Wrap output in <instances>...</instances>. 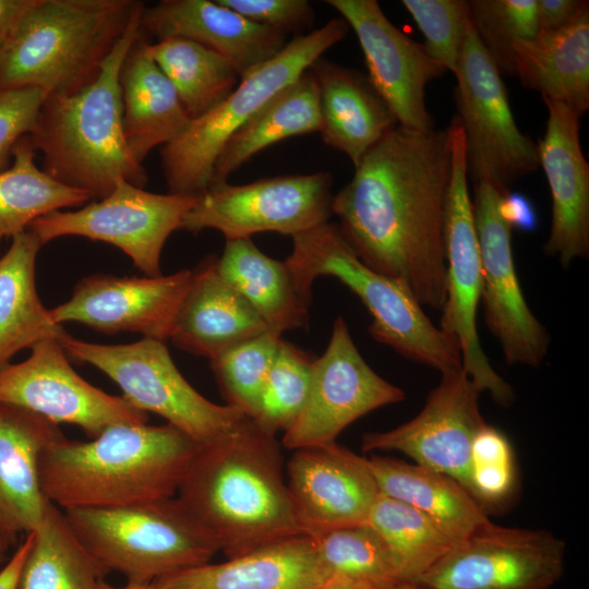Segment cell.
<instances>
[{
    "label": "cell",
    "instance_id": "6da1fadb",
    "mask_svg": "<svg viewBox=\"0 0 589 589\" xmlns=\"http://www.w3.org/2000/svg\"><path fill=\"white\" fill-rule=\"evenodd\" d=\"M450 158L447 129L397 125L363 156L332 202L338 227L360 260L435 310L446 298Z\"/></svg>",
    "mask_w": 589,
    "mask_h": 589
},
{
    "label": "cell",
    "instance_id": "7a4b0ae2",
    "mask_svg": "<svg viewBox=\"0 0 589 589\" xmlns=\"http://www.w3.org/2000/svg\"><path fill=\"white\" fill-rule=\"evenodd\" d=\"M176 496L227 558L304 534L275 434L253 418L199 445Z\"/></svg>",
    "mask_w": 589,
    "mask_h": 589
},
{
    "label": "cell",
    "instance_id": "3957f363",
    "mask_svg": "<svg viewBox=\"0 0 589 589\" xmlns=\"http://www.w3.org/2000/svg\"><path fill=\"white\" fill-rule=\"evenodd\" d=\"M199 445L169 423L116 424L89 441L65 437L43 450L40 488L62 510L172 497Z\"/></svg>",
    "mask_w": 589,
    "mask_h": 589
},
{
    "label": "cell",
    "instance_id": "277c9868",
    "mask_svg": "<svg viewBox=\"0 0 589 589\" xmlns=\"http://www.w3.org/2000/svg\"><path fill=\"white\" fill-rule=\"evenodd\" d=\"M144 3L89 85L72 95L48 94L29 135L43 154V170L94 200L109 195L121 180L144 188L147 172L131 154L123 131L119 75L140 34Z\"/></svg>",
    "mask_w": 589,
    "mask_h": 589
},
{
    "label": "cell",
    "instance_id": "5b68a950",
    "mask_svg": "<svg viewBox=\"0 0 589 589\" xmlns=\"http://www.w3.org/2000/svg\"><path fill=\"white\" fill-rule=\"evenodd\" d=\"M141 1L35 0L0 49V89L72 95L98 76Z\"/></svg>",
    "mask_w": 589,
    "mask_h": 589
},
{
    "label": "cell",
    "instance_id": "8992f818",
    "mask_svg": "<svg viewBox=\"0 0 589 589\" xmlns=\"http://www.w3.org/2000/svg\"><path fill=\"white\" fill-rule=\"evenodd\" d=\"M291 238L292 251L285 262L305 297L312 299L317 277H334L371 314L369 333L373 339L441 374L462 369L458 341L432 323L401 281L366 266L338 225L327 221Z\"/></svg>",
    "mask_w": 589,
    "mask_h": 589
},
{
    "label": "cell",
    "instance_id": "52a82bcc",
    "mask_svg": "<svg viewBox=\"0 0 589 589\" xmlns=\"http://www.w3.org/2000/svg\"><path fill=\"white\" fill-rule=\"evenodd\" d=\"M64 513L73 532L97 562L130 582L151 584L208 563L219 552L212 534L177 496Z\"/></svg>",
    "mask_w": 589,
    "mask_h": 589
},
{
    "label": "cell",
    "instance_id": "ba28073f",
    "mask_svg": "<svg viewBox=\"0 0 589 589\" xmlns=\"http://www.w3.org/2000/svg\"><path fill=\"white\" fill-rule=\"evenodd\" d=\"M349 29L333 19L293 37L273 59L241 77L235 89L205 115L191 120L175 140L161 146L168 193L201 196L211 187L215 163L229 139L271 98L300 77Z\"/></svg>",
    "mask_w": 589,
    "mask_h": 589
},
{
    "label": "cell",
    "instance_id": "9c48e42d",
    "mask_svg": "<svg viewBox=\"0 0 589 589\" xmlns=\"http://www.w3.org/2000/svg\"><path fill=\"white\" fill-rule=\"evenodd\" d=\"M59 340L71 359L110 377L132 406L163 417L200 445L231 433L252 418L202 396L177 369L164 341L142 338L131 344L101 345L68 333Z\"/></svg>",
    "mask_w": 589,
    "mask_h": 589
},
{
    "label": "cell",
    "instance_id": "30bf717a",
    "mask_svg": "<svg viewBox=\"0 0 589 589\" xmlns=\"http://www.w3.org/2000/svg\"><path fill=\"white\" fill-rule=\"evenodd\" d=\"M447 131L452 158L444 220L446 298L441 309L440 328L458 341L461 368L477 387L489 392L500 406L508 407L515 400L514 390L492 368L477 330L482 266L468 188L466 142L457 116L453 117Z\"/></svg>",
    "mask_w": 589,
    "mask_h": 589
},
{
    "label": "cell",
    "instance_id": "8fae6325",
    "mask_svg": "<svg viewBox=\"0 0 589 589\" xmlns=\"http://www.w3.org/2000/svg\"><path fill=\"white\" fill-rule=\"evenodd\" d=\"M454 75L468 177L473 182L486 179L501 193L508 194L516 181L538 170V148L516 124L502 75L471 22Z\"/></svg>",
    "mask_w": 589,
    "mask_h": 589
},
{
    "label": "cell",
    "instance_id": "7c38bea8",
    "mask_svg": "<svg viewBox=\"0 0 589 589\" xmlns=\"http://www.w3.org/2000/svg\"><path fill=\"white\" fill-rule=\"evenodd\" d=\"M333 177L318 171L279 176L248 184L225 182L199 197L181 230L219 231L226 240L251 239L261 232L293 237L327 223L332 212Z\"/></svg>",
    "mask_w": 589,
    "mask_h": 589
},
{
    "label": "cell",
    "instance_id": "4fadbf2b",
    "mask_svg": "<svg viewBox=\"0 0 589 589\" xmlns=\"http://www.w3.org/2000/svg\"><path fill=\"white\" fill-rule=\"evenodd\" d=\"M199 197L153 193L121 180L98 202L76 211L52 212L33 221L27 230L43 245L67 236L112 244L146 276H159L164 245L173 231L181 230Z\"/></svg>",
    "mask_w": 589,
    "mask_h": 589
},
{
    "label": "cell",
    "instance_id": "5bb4252c",
    "mask_svg": "<svg viewBox=\"0 0 589 589\" xmlns=\"http://www.w3.org/2000/svg\"><path fill=\"white\" fill-rule=\"evenodd\" d=\"M564 562L565 544L553 533L490 522L455 543L416 582L426 589H549Z\"/></svg>",
    "mask_w": 589,
    "mask_h": 589
},
{
    "label": "cell",
    "instance_id": "9a60e30c",
    "mask_svg": "<svg viewBox=\"0 0 589 589\" xmlns=\"http://www.w3.org/2000/svg\"><path fill=\"white\" fill-rule=\"evenodd\" d=\"M501 193L486 179L473 182L472 209L482 266L484 322L507 364L540 365L550 335L530 310L512 250V226L502 212Z\"/></svg>",
    "mask_w": 589,
    "mask_h": 589
},
{
    "label": "cell",
    "instance_id": "2e32d148",
    "mask_svg": "<svg viewBox=\"0 0 589 589\" xmlns=\"http://www.w3.org/2000/svg\"><path fill=\"white\" fill-rule=\"evenodd\" d=\"M404 399L400 387L381 377L365 362L346 321L338 316L324 353L314 360L305 404L284 433L283 445L296 450L334 444L359 418Z\"/></svg>",
    "mask_w": 589,
    "mask_h": 589
},
{
    "label": "cell",
    "instance_id": "e0dca14e",
    "mask_svg": "<svg viewBox=\"0 0 589 589\" xmlns=\"http://www.w3.org/2000/svg\"><path fill=\"white\" fill-rule=\"evenodd\" d=\"M0 401L57 424L79 426L89 438L116 424L147 423L146 412L95 387L71 366L59 338H45L28 358L0 369Z\"/></svg>",
    "mask_w": 589,
    "mask_h": 589
},
{
    "label": "cell",
    "instance_id": "ac0fdd59",
    "mask_svg": "<svg viewBox=\"0 0 589 589\" xmlns=\"http://www.w3.org/2000/svg\"><path fill=\"white\" fill-rule=\"evenodd\" d=\"M481 390L462 370L442 374L422 410L408 422L362 436V450H398L414 464L444 473L470 494V453L486 423L480 412Z\"/></svg>",
    "mask_w": 589,
    "mask_h": 589
},
{
    "label": "cell",
    "instance_id": "d6986e66",
    "mask_svg": "<svg viewBox=\"0 0 589 589\" xmlns=\"http://www.w3.org/2000/svg\"><path fill=\"white\" fill-rule=\"evenodd\" d=\"M360 44L368 79L397 124L416 131L435 129L425 104L426 85L446 71L421 44L397 28L375 0H327Z\"/></svg>",
    "mask_w": 589,
    "mask_h": 589
},
{
    "label": "cell",
    "instance_id": "ffe728a7",
    "mask_svg": "<svg viewBox=\"0 0 589 589\" xmlns=\"http://www.w3.org/2000/svg\"><path fill=\"white\" fill-rule=\"evenodd\" d=\"M192 277L190 269L144 277L89 275L49 315L59 325L76 322L99 333L132 332L166 342Z\"/></svg>",
    "mask_w": 589,
    "mask_h": 589
},
{
    "label": "cell",
    "instance_id": "44dd1931",
    "mask_svg": "<svg viewBox=\"0 0 589 589\" xmlns=\"http://www.w3.org/2000/svg\"><path fill=\"white\" fill-rule=\"evenodd\" d=\"M286 468L304 534L368 522L380 495L368 458L334 443L293 450Z\"/></svg>",
    "mask_w": 589,
    "mask_h": 589
},
{
    "label": "cell",
    "instance_id": "7402d4cb",
    "mask_svg": "<svg viewBox=\"0 0 589 589\" xmlns=\"http://www.w3.org/2000/svg\"><path fill=\"white\" fill-rule=\"evenodd\" d=\"M541 97L548 120L537 148L552 196L544 252L568 267L589 256V165L580 145V117L566 105Z\"/></svg>",
    "mask_w": 589,
    "mask_h": 589
},
{
    "label": "cell",
    "instance_id": "603a6c76",
    "mask_svg": "<svg viewBox=\"0 0 589 589\" xmlns=\"http://www.w3.org/2000/svg\"><path fill=\"white\" fill-rule=\"evenodd\" d=\"M140 32L148 39L181 37L225 58L241 77L273 59L287 35L256 24L217 0H161L144 7Z\"/></svg>",
    "mask_w": 589,
    "mask_h": 589
},
{
    "label": "cell",
    "instance_id": "cb8c5ba5",
    "mask_svg": "<svg viewBox=\"0 0 589 589\" xmlns=\"http://www.w3.org/2000/svg\"><path fill=\"white\" fill-rule=\"evenodd\" d=\"M64 438L59 424L0 401V539L8 545L39 526L48 502L40 488L39 458Z\"/></svg>",
    "mask_w": 589,
    "mask_h": 589
},
{
    "label": "cell",
    "instance_id": "d4e9b609",
    "mask_svg": "<svg viewBox=\"0 0 589 589\" xmlns=\"http://www.w3.org/2000/svg\"><path fill=\"white\" fill-rule=\"evenodd\" d=\"M259 314L207 257L193 271L169 340L179 349L209 361L267 332Z\"/></svg>",
    "mask_w": 589,
    "mask_h": 589
},
{
    "label": "cell",
    "instance_id": "484cf974",
    "mask_svg": "<svg viewBox=\"0 0 589 589\" xmlns=\"http://www.w3.org/2000/svg\"><path fill=\"white\" fill-rule=\"evenodd\" d=\"M328 577L311 537L300 534L221 563L189 567L151 584L156 589H315Z\"/></svg>",
    "mask_w": 589,
    "mask_h": 589
},
{
    "label": "cell",
    "instance_id": "4316f807",
    "mask_svg": "<svg viewBox=\"0 0 589 589\" xmlns=\"http://www.w3.org/2000/svg\"><path fill=\"white\" fill-rule=\"evenodd\" d=\"M309 70L315 77L324 143L359 165L397 121L362 73L318 58Z\"/></svg>",
    "mask_w": 589,
    "mask_h": 589
},
{
    "label": "cell",
    "instance_id": "83f0119b",
    "mask_svg": "<svg viewBox=\"0 0 589 589\" xmlns=\"http://www.w3.org/2000/svg\"><path fill=\"white\" fill-rule=\"evenodd\" d=\"M148 41L140 32L119 75L124 137L140 164L152 149L175 140L191 122L172 84L149 57Z\"/></svg>",
    "mask_w": 589,
    "mask_h": 589
},
{
    "label": "cell",
    "instance_id": "f1b7e54d",
    "mask_svg": "<svg viewBox=\"0 0 589 589\" xmlns=\"http://www.w3.org/2000/svg\"><path fill=\"white\" fill-rule=\"evenodd\" d=\"M515 76L581 117L589 109V5L556 32L514 45Z\"/></svg>",
    "mask_w": 589,
    "mask_h": 589
},
{
    "label": "cell",
    "instance_id": "f546056e",
    "mask_svg": "<svg viewBox=\"0 0 589 589\" xmlns=\"http://www.w3.org/2000/svg\"><path fill=\"white\" fill-rule=\"evenodd\" d=\"M368 461L381 494L421 512L455 543L491 522L477 500L444 473L381 455Z\"/></svg>",
    "mask_w": 589,
    "mask_h": 589
},
{
    "label": "cell",
    "instance_id": "4dcf8cb0",
    "mask_svg": "<svg viewBox=\"0 0 589 589\" xmlns=\"http://www.w3.org/2000/svg\"><path fill=\"white\" fill-rule=\"evenodd\" d=\"M217 269L277 335L309 323L312 300L298 287L285 261L263 253L251 239L226 240Z\"/></svg>",
    "mask_w": 589,
    "mask_h": 589
},
{
    "label": "cell",
    "instance_id": "1f68e13d",
    "mask_svg": "<svg viewBox=\"0 0 589 589\" xmlns=\"http://www.w3.org/2000/svg\"><path fill=\"white\" fill-rule=\"evenodd\" d=\"M43 244L29 230L12 238L0 257V369L21 350L67 332L55 323L37 293L36 257Z\"/></svg>",
    "mask_w": 589,
    "mask_h": 589
},
{
    "label": "cell",
    "instance_id": "d6a6232c",
    "mask_svg": "<svg viewBox=\"0 0 589 589\" xmlns=\"http://www.w3.org/2000/svg\"><path fill=\"white\" fill-rule=\"evenodd\" d=\"M321 125L317 84L308 69L229 139L215 163L209 189L227 182L264 148L291 136L320 132Z\"/></svg>",
    "mask_w": 589,
    "mask_h": 589
},
{
    "label": "cell",
    "instance_id": "836d02e7",
    "mask_svg": "<svg viewBox=\"0 0 589 589\" xmlns=\"http://www.w3.org/2000/svg\"><path fill=\"white\" fill-rule=\"evenodd\" d=\"M33 532L16 589H101L109 572L81 543L64 510L48 501Z\"/></svg>",
    "mask_w": 589,
    "mask_h": 589
},
{
    "label": "cell",
    "instance_id": "e575fe53",
    "mask_svg": "<svg viewBox=\"0 0 589 589\" xmlns=\"http://www.w3.org/2000/svg\"><path fill=\"white\" fill-rule=\"evenodd\" d=\"M35 157L25 135L13 148L12 165L0 171V248L3 239L26 231L40 217L94 201L86 191L62 184L39 169Z\"/></svg>",
    "mask_w": 589,
    "mask_h": 589
},
{
    "label": "cell",
    "instance_id": "d590c367",
    "mask_svg": "<svg viewBox=\"0 0 589 589\" xmlns=\"http://www.w3.org/2000/svg\"><path fill=\"white\" fill-rule=\"evenodd\" d=\"M146 50L172 84L190 120L216 107L240 81L225 58L190 39L148 41Z\"/></svg>",
    "mask_w": 589,
    "mask_h": 589
},
{
    "label": "cell",
    "instance_id": "8d00e7d4",
    "mask_svg": "<svg viewBox=\"0 0 589 589\" xmlns=\"http://www.w3.org/2000/svg\"><path fill=\"white\" fill-rule=\"evenodd\" d=\"M368 524L386 544L398 580L416 582L455 544L428 516L381 493Z\"/></svg>",
    "mask_w": 589,
    "mask_h": 589
},
{
    "label": "cell",
    "instance_id": "74e56055",
    "mask_svg": "<svg viewBox=\"0 0 589 589\" xmlns=\"http://www.w3.org/2000/svg\"><path fill=\"white\" fill-rule=\"evenodd\" d=\"M309 537L328 576H341L373 587L397 579L386 544L368 522Z\"/></svg>",
    "mask_w": 589,
    "mask_h": 589
},
{
    "label": "cell",
    "instance_id": "f35d334b",
    "mask_svg": "<svg viewBox=\"0 0 589 589\" xmlns=\"http://www.w3.org/2000/svg\"><path fill=\"white\" fill-rule=\"evenodd\" d=\"M315 358L281 338L254 417L264 430L285 433L296 422L308 397Z\"/></svg>",
    "mask_w": 589,
    "mask_h": 589
},
{
    "label": "cell",
    "instance_id": "ab89813d",
    "mask_svg": "<svg viewBox=\"0 0 589 589\" xmlns=\"http://www.w3.org/2000/svg\"><path fill=\"white\" fill-rule=\"evenodd\" d=\"M280 340V335L267 330L211 360L227 405L254 419Z\"/></svg>",
    "mask_w": 589,
    "mask_h": 589
},
{
    "label": "cell",
    "instance_id": "60d3db41",
    "mask_svg": "<svg viewBox=\"0 0 589 589\" xmlns=\"http://www.w3.org/2000/svg\"><path fill=\"white\" fill-rule=\"evenodd\" d=\"M470 22L501 73L515 76L514 45L537 35L536 0H470Z\"/></svg>",
    "mask_w": 589,
    "mask_h": 589
},
{
    "label": "cell",
    "instance_id": "b9f144b4",
    "mask_svg": "<svg viewBox=\"0 0 589 589\" xmlns=\"http://www.w3.org/2000/svg\"><path fill=\"white\" fill-rule=\"evenodd\" d=\"M424 37L426 55L445 71L455 72L470 25L466 0H402Z\"/></svg>",
    "mask_w": 589,
    "mask_h": 589
},
{
    "label": "cell",
    "instance_id": "7bdbcfd3",
    "mask_svg": "<svg viewBox=\"0 0 589 589\" xmlns=\"http://www.w3.org/2000/svg\"><path fill=\"white\" fill-rule=\"evenodd\" d=\"M470 491L486 510L506 502L515 489V461L506 435L484 424L476 434L470 453Z\"/></svg>",
    "mask_w": 589,
    "mask_h": 589
},
{
    "label": "cell",
    "instance_id": "ee69618b",
    "mask_svg": "<svg viewBox=\"0 0 589 589\" xmlns=\"http://www.w3.org/2000/svg\"><path fill=\"white\" fill-rule=\"evenodd\" d=\"M47 95L36 87L0 89V171L10 167L17 141L35 131Z\"/></svg>",
    "mask_w": 589,
    "mask_h": 589
},
{
    "label": "cell",
    "instance_id": "f6af8a7d",
    "mask_svg": "<svg viewBox=\"0 0 589 589\" xmlns=\"http://www.w3.org/2000/svg\"><path fill=\"white\" fill-rule=\"evenodd\" d=\"M248 20L285 35H303L314 23V10L306 0H217Z\"/></svg>",
    "mask_w": 589,
    "mask_h": 589
},
{
    "label": "cell",
    "instance_id": "bcb514c9",
    "mask_svg": "<svg viewBox=\"0 0 589 589\" xmlns=\"http://www.w3.org/2000/svg\"><path fill=\"white\" fill-rule=\"evenodd\" d=\"M587 5V0H536L537 34L562 29Z\"/></svg>",
    "mask_w": 589,
    "mask_h": 589
},
{
    "label": "cell",
    "instance_id": "7dc6e473",
    "mask_svg": "<svg viewBox=\"0 0 589 589\" xmlns=\"http://www.w3.org/2000/svg\"><path fill=\"white\" fill-rule=\"evenodd\" d=\"M502 212L512 228L531 230L536 227L537 216L530 202L522 195L508 193L503 197Z\"/></svg>",
    "mask_w": 589,
    "mask_h": 589
},
{
    "label": "cell",
    "instance_id": "c3c4849f",
    "mask_svg": "<svg viewBox=\"0 0 589 589\" xmlns=\"http://www.w3.org/2000/svg\"><path fill=\"white\" fill-rule=\"evenodd\" d=\"M33 537V531L25 534L24 539L19 543L12 556L8 558L5 564L0 569V589H16L20 570L32 545Z\"/></svg>",
    "mask_w": 589,
    "mask_h": 589
},
{
    "label": "cell",
    "instance_id": "681fc988",
    "mask_svg": "<svg viewBox=\"0 0 589 589\" xmlns=\"http://www.w3.org/2000/svg\"><path fill=\"white\" fill-rule=\"evenodd\" d=\"M35 0H0V37L9 34Z\"/></svg>",
    "mask_w": 589,
    "mask_h": 589
},
{
    "label": "cell",
    "instance_id": "f907efd6",
    "mask_svg": "<svg viewBox=\"0 0 589 589\" xmlns=\"http://www.w3.org/2000/svg\"><path fill=\"white\" fill-rule=\"evenodd\" d=\"M315 589H374V587L368 582L341 576H329Z\"/></svg>",
    "mask_w": 589,
    "mask_h": 589
},
{
    "label": "cell",
    "instance_id": "816d5d0a",
    "mask_svg": "<svg viewBox=\"0 0 589 589\" xmlns=\"http://www.w3.org/2000/svg\"><path fill=\"white\" fill-rule=\"evenodd\" d=\"M374 589H426L418 582L393 579L374 586Z\"/></svg>",
    "mask_w": 589,
    "mask_h": 589
},
{
    "label": "cell",
    "instance_id": "f5cc1de1",
    "mask_svg": "<svg viewBox=\"0 0 589 589\" xmlns=\"http://www.w3.org/2000/svg\"><path fill=\"white\" fill-rule=\"evenodd\" d=\"M101 589H156L152 584L130 582L124 586L117 587L108 584L106 580L101 585Z\"/></svg>",
    "mask_w": 589,
    "mask_h": 589
},
{
    "label": "cell",
    "instance_id": "db71d44e",
    "mask_svg": "<svg viewBox=\"0 0 589 589\" xmlns=\"http://www.w3.org/2000/svg\"><path fill=\"white\" fill-rule=\"evenodd\" d=\"M8 544L0 539V569L5 564Z\"/></svg>",
    "mask_w": 589,
    "mask_h": 589
},
{
    "label": "cell",
    "instance_id": "11a10c76",
    "mask_svg": "<svg viewBox=\"0 0 589 589\" xmlns=\"http://www.w3.org/2000/svg\"><path fill=\"white\" fill-rule=\"evenodd\" d=\"M7 36H8V34L0 37V49H1L2 45H3L4 39L7 38Z\"/></svg>",
    "mask_w": 589,
    "mask_h": 589
}]
</instances>
